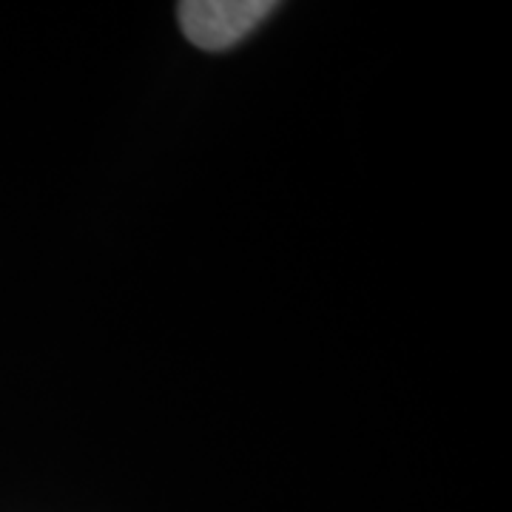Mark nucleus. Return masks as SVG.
Here are the masks:
<instances>
[{"label":"nucleus","instance_id":"obj_1","mask_svg":"<svg viewBox=\"0 0 512 512\" xmlns=\"http://www.w3.org/2000/svg\"><path fill=\"white\" fill-rule=\"evenodd\" d=\"M274 9L271 0H188L180 6V26L194 46L222 52L256 29V23Z\"/></svg>","mask_w":512,"mask_h":512}]
</instances>
